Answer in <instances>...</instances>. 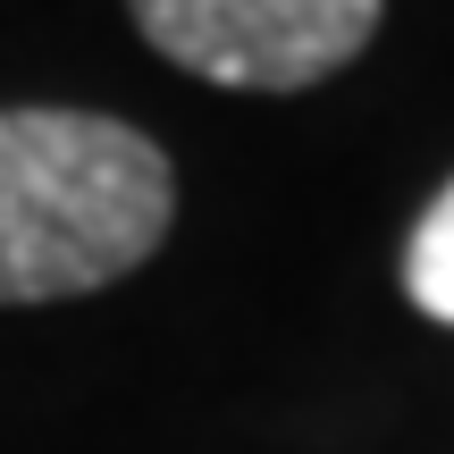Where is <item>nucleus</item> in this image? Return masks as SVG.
I'll list each match as a JSON object with an SVG mask.
<instances>
[{
    "instance_id": "obj_1",
    "label": "nucleus",
    "mask_w": 454,
    "mask_h": 454,
    "mask_svg": "<svg viewBox=\"0 0 454 454\" xmlns=\"http://www.w3.org/2000/svg\"><path fill=\"white\" fill-rule=\"evenodd\" d=\"M177 168L101 110H0V303H67L160 253Z\"/></svg>"
},
{
    "instance_id": "obj_2",
    "label": "nucleus",
    "mask_w": 454,
    "mask_h": 454,
    "mask_svg": "<svg viewBox=\"0 0 454 454\" xmlns=\"http://www.w3.org/2000/svg\"><path fill=\"white\" fill-rule=\"evenodd\" d=\"M168 67L236 93H303L371 51L387 0H127Z\"/></svg>"
},
{
    "instance_id": "obj_3",
    "label": "nucleus",
    "mask_w": 454,
    "mask_h": 454,
    "mask_svg": "<svg viewBox=\"0 0 454 454\" xmlns=\"http://www.w3.org/2000/svg\"><path fill=\"white\" fill-rule=\"evenodd\" d=\"M404 294L438 328H454V185L421 211V227H412V244H404Z\"/></svg>"
}]
</instances>
